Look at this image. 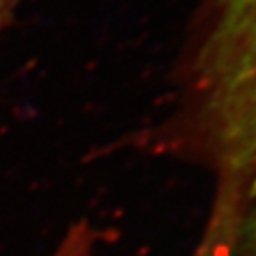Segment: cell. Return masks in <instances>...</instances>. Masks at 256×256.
I'll return each mask as SVG.
<instances>
[{
	"mask_svg": "<svg viewBox=\"0 0 256 256\" xmlns=\"http://www.w3.org/2000/svg\"><path fill=\"white\" fill-rule=\"evenodd\" d=\"M219 256H256V206L242 219Z\"/></svg>",
	"mask_w": 256,
	"mask_h": 256,
	"instance_id": "cell-3",
	"label": "cell"
},
{
	"mask_svg": "<svg viewBox=\"0 0 256 256\" xmlns=\"http://www.w3.org/2000/svg\"><path fill=\"white\" fill-rule=\"evenodd\" d=\"M12 4H14V0H0V30L4 28L6 22L11 14Z\"/></svg>",
	"mask_w": 256,
	"mask_h": 256,
	"instance_id": "cell-4",
	"label": "cell"
},
{
	"mask_svg": "<svg viewBox=\"0 0 256 256\" xmlns=\"http://www.w3.org/2000/svg\"><path fill=\"white\" fill-rule=\"evenodd\" d=\"M96 232L86 219L66 230L50 256H96Z\"/></svg>",
	"mask_w": 256,
	"mask_h": 256,
	"instance_id": "cell-2",
	"label": "cell"
},
{
	"mask_svg": "<svg viewBox=\"0 0 256 256\" xmlns=\"http://www.w3.org/2000/svg\"><path fill=\"white\" fill-rule=\"evenodd\" d=\"M134 146L206 176L200 242L226 244L256 206V0H201L168 108Z\"/></svg>",
	"mask_w": 256,
	"mask_h": 256,
	"instance_id": "cell-1",
	"label": "cell"
}]
</instances>
